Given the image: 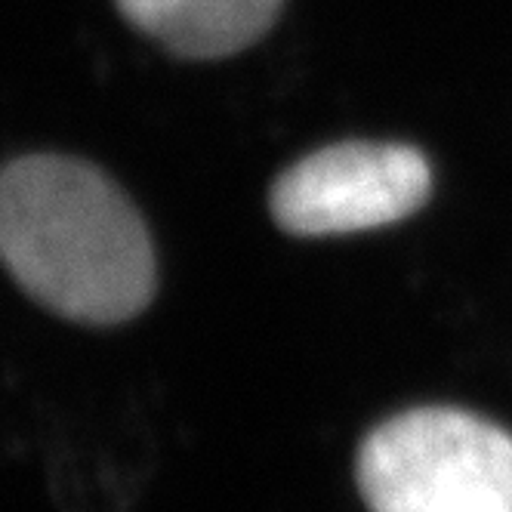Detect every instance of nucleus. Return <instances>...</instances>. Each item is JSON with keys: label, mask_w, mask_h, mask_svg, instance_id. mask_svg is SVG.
I'll return each mask as SVG.
<instances>
[{"label": "nucleus", "mask_w": 512, "mask_h": 512, "mask_svg": "<svg viewBox=\"0 0 512 512\" xmlns=\"http://www.w3.org/2000/svg\"><path fill=\"white\" fill-rule=\"evenodd\" d=\"M0 253L25 294L62 318L118 324L155 294L142 216L84 161L28 155L4 170Z\"/></svg>", "instance_id": "obj_1"}, {"label": "nucleus", "mask_w": 512, "mask_h": 512, "mask_svg": "<svg viewBox=\"0 0 512 512\" xmlns=\"http://www.w3.org/2000/svg\"><path fill=\"white\" fill-rule=\"evenodd\" d=\"M371 512H512V435L454 408L386 420L358 454Z\"/></svg>", "instance_id": "obj_2"}, {"label": "nucleus", "mask_w": 512, "mask_h": 512, "mask_svg": "<svg viewBox=\"0 0 512 512\" xmlns=\"http://www.w3.org/2000/svg\"><path fill=\"white\" fill-rule=\"evenodd\" d=\"M429 189L432 170L411 145L340 142L284 170L269 210L290 235H349L411 216Z\"/></svg>", "instance_id": "obj_3"}, {"label": "nucleus", "mask_w": 512, "mask_h": 512, "mask_svg": "<svg viewBox=\"0 0 512 512\" xmlns=\"http://www.w3.org/2000/svg\"><path fill=\"white\" fill-rule=\"evenodd\" d=\"M284 0H118L121 13L170 53L223 59L260 41Z\"/></svg>", "instance_id": "obj_4"}]
</instances>
